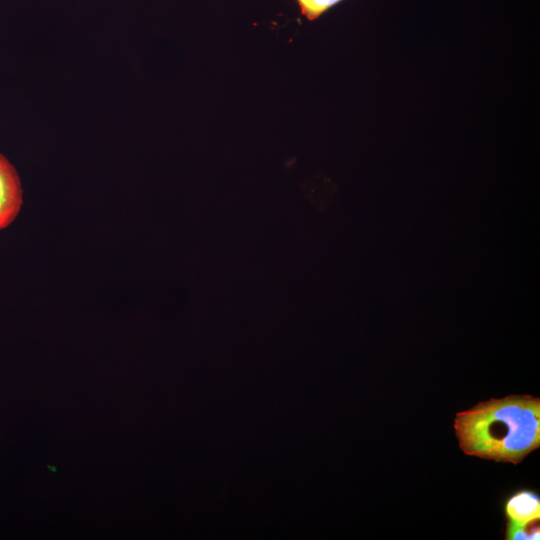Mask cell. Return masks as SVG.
I'll return each mask as SVG.
<instances>
[{"instance_id": "6da1fadb", "label": "cell", "mask_w": 540, "mask_h": 540, "mask_svg": "<svg viewBox=\"0 0 540 540\" xmlns=\"http://www.w3.org/2000/svg\"><path fill=\"white\" fill-rule=\"evenodd\" d=\"M454 429L465 454L518 464L540 446V399L508 395L479 402L456 414Z\"/></svg>"}, {"instance_id": "7a4b0ae2", "label": "cell", "mask_w": 540, "mask_h": 540, "mask_svg": "<svg viewBox=\"0 0 540 540\" xmlns=\"http://www.w3.org/2000/svg\"><path fill=\"white\" fill-rule=\"evenodd\" d=\"M22 202L20 178L14 166L0 153V230L14 221Z\"/></svg>"}, {"instance_id": "3957f363", "label": "cell", "mask_w": 540, "mask_h": 540, "mask_svg": "<svg viewBox=\"0 0 540 540\" xmlns=\"http://www.w3.org/2000/svg\"><path fill=\"white\" fill-rule=\"evenodd\" d=\"M505 511L508 522L512 523L540 519V498L531 491H520L508 499Z\"/></svg>"}, {"instance_id": "277c9868", "label": "cell", "mask_w": 540, "mask_h": 540, "mask_svg": "<svg viewBox=\"0 0 540 540\" xmlns=\"http://www.w3.org/2000/svg\"><path fill=\"white\" fill-rule=\"evenodd\" d=\"M539 534V519L531 520L521 524L512 522H508L507 524L506 539L509 540L539 539Z\"/></svg>"}, {"instance_id": "5b68a950", "label": "cell", "mask_w": 540, "mask_h": 540, "mask_svg": "<svg viewBox=\"0 0 540 540\" xmlns=\"http://www.w3.org/2000/svg\"><path fill=\"white\" fill-rule=\"evenodd\" d=\"M342 0H297L301 13L310 21L317 19Z\"/></svg>"}]
</instances>
